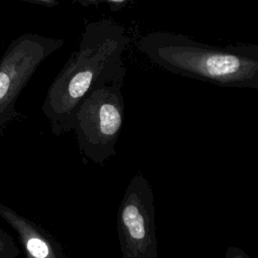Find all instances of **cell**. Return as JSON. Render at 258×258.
<instances>
[{
	"instance_id": "7a4b0ae2",
	"label": "cell",
	"mask_w": 258,
	"mask_h": 258,
	"mask_svg": "<svg viewBox=\"0 0 258 258\" xmlns=\"http://www.w3.org/2000/svg\"><path fill=\"white\" fill-rule=\"evenodd\" d=\"M128 43L129 38L119 24L105 22L89 30L74 68L55 80L42 106L52 134L61 136L72 131L76 111L93 88L124 81L122 54Z\"/></svg>"
},
{
	"instance_id": "8992f818",
	"label": "cell",
	"mask_w": 258,
	"mask_h": 258,
	"mask_svg": "<svg viewBox=\"0 0 258 258\" xmlns=\"http://www.w3.org/2000/svg\"><path fill=\"white\" fill-rule=\"evenodd\" d=\"M0 217L16 233L25 258H68L58 240L34 221L1 203Z\"/></svg>"
},
{
	"instance_id": "3957f363",
	"label": "cell",
	"mask_w": 258,
	"mask_h": 258,
	"mask_svg": "<svg viewBox=\"0 0 258 258\" xmlns=\"http://www.w3.org/2000/svg\"><path fill=\"white\" fill-rule=\"evenodd\" d=\"M123 81L109 82L93 88L80 103L72 130L80 152L88 160L104 165L116 155L125 114L121 93Z\"/></svg>"
},
{
	"instance_id": "5b68a950",
	"label": "cell",
	"mask_w": 258,
	"mask_h": 258,
	"mask_svg": "<svg viewBox=\"0 0 258 258\" xmlns=\"http://www.w3.org/2000/svg\"><path fill=\"white\" fill-rule=\"evenodd\" d=\"M44 54L40 43L24 39L18 41L0 63V133L12 121L23 118L16 110V100Z\"/></svg>"
},
{
	"instance_id": "6da1fadb",
	"label": "cell",
	"mask_w": 258,
	"mask_h": 258,
	"mask_svg": "<svg viewBox=\"0 0 258 258\" xmlns=\"http://www.w3.org/2000/svg\"><path fill=\"white\" fill-rule=\"evenodd\" d=\"M139 49L155 66L174 75L222 87L258 90V45L216 46L169 31L143 36Z\"/></svg>"
},
{
	"instance_id": "ba28073f",
	"label": "cell",
	"mask_w": 258,
	"mask_h": 258,
	"mask_svg": "<svg viewBox=\"0 0 258 258\" xmlns=\"http://www.w3.org/2000/svg\"><path fill=\"white\" fill-rule=\"evenodd\" d=\"M226 258H250L242 249L236 246H230L226 251Z\"/></svg>"
},
{
	"instance_id": "52a82bcc",
	"label": "cell",
	"mask_w": 258,
	"mask_h": 258,
	"mask_svg": "<svg viewBox=\"0 0 258 258\" xmlns=\"http://www.w3.org/2000/svg\"><path fill=\"white\" fill-rule=\"evenodd\" d=\"M20 249L14 238L0 228V258H17Z\"/></svg>"
},
{
	"instance_id": "277c9868",
	"label": "cell",
	"mask_w": 258,
	"mask_h": 258,
	"mask_svg": "<svg viewBox=\"0 0 258 258\" xmlns=\"http://www.w3.org/2000/svg\"><path fill=\"white\" fill-rule=\"evenodd\" d=\"M123 258H157L153 192L141 172L128 183L117 216Z\"/></svg>"
}]
</instances>
